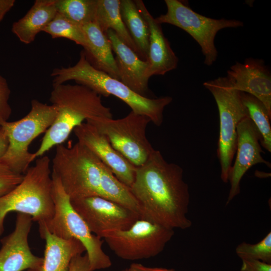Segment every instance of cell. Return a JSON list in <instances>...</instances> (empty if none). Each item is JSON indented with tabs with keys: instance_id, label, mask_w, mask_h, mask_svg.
Instances as JSON below:
<instances>
[{
	"instance_id": "6da1fadb",
	"label": "cell",
	"mask_w": 271,
	"mask_h": 271,
	"mask_svg": "<svg viewBox=\"0 0 271 271\" xmlns=\"http://www.w3.org/2000/svg\"><path fill=\"white\" fill-rule=\"evenodd\" d=\"M129 189L138 203L141 219L173 230L192 226L188 217L189 188L183 179V169L167 162L159 151L154 150L137 167Z\"/></svg>"
},
{
	"instance_id": "7a4b0ae2",
	"label": "cell",
	"mask_w": 271,
	"mask_h": 271,
	"mask_svg": "<svg viewBox=\"0 0 271 271\" xmlns=\"http://www.w3.org/2000/svg\"><path fill=\"white\" fill-rule=\"evenodd\" d=\"M49 100L57 108V116L45 132L39 148L33 153V161L54 146L62 144L84 120L112 118L110 108L103 105L101 96L80 84L53 85Z\"/></svg>"
},
{
	"instance_id": "3957f363",
	"label": "cell",
	"mask_w": 271,
	"mask_h": 271,
	"mask_svg": "<svg viewBox=\"0 0 271 271\" xmlns=\"http://www.w3.org/2000/svg\"><path fill=\"white\" fill-rule=\"evenodd\" d=\"M51 76L53 85L65 83L70 80L86 86L100 96L113 95L121 99L133 112L148 116L154 124L160 126L163 120V111L173 100L170 96L150 98L134 92L120 80L112 78L93 67L85 52L80 53L77 62L68 67L56 68Z\"/></svg>"
},
{
	"instance_id": "277c9868",
	"label": "cell",
	"mask_w": 271,
	"mask_h": 271,
	"mask_svg": "<svg viewBox=\"0 0 271 271\" xmlns=\"http://www.w3.org/2000/svg\"><path fill=\"white\" fill-rule=\"evenodd\" d=\"M30 216L39 223L50 219L54 213L50 159L38 158L28 168L21 182L0 196V235L4 231V221L10 212Z\"/></svg>"
},
{
	"instance_id": "5b68a950",
	"label": "cell",
	"mask_w": 271,
	"mask_h": 271,
	"mask_svg": "<svg viewBox=\"0 0 271 271\" xmlns=\"http://www.w3.org/2000/svg\"><path fill=\"white\" fill-rule=\"evenodd\" d=\"M103 163L87 147L77 142L56 146L52 175L57 177L70 200L100 196Z\"/></svg>"
},
{
	"instance_id": "8992f818",
	"label": "cell",
	"mask_w": 271,
	"mask_h": 271,
	"mask_svg": "<svg viewBox=\"0 0 271 271\" xmlns=\"http://www.w3.org/2000/svg\"><path fill=\"white\" fill-rule=\"evenodd\" d=\"M52 196L54 213L43 224L52 234L64 239H75L84 246L90 265L91 271L105 269L112 265L109 257L102 249L101 238L93 234L85 222L71 205L59 179L52 175Z\"/></svg>"
},
{
	"instance_id": "52a82bcc",
	"label": "cell",
	"mask_w": 271,
	"mask_h": 271,
	"mask_svg": "<svg viewBox=\"0 0 271 271\" xmlns=\"http://www.w3.org/2000/svg\"><path fill=\"white\" fill-rule=\"evenodd\" d=\"M57 114L54 105L34 99L31 101V109L26 116L1 125L7 133L9 146L0 159V163L16 173L24 175L33 161V153L29 152V146L52 125Z\"/></svg>"
},
{
	"instance_id": "ba28073f",
	"label": "cell",
	"mask_w": 271,
	"mask_h": 271,
	"mask_svg": "<svg viewBox=\"0 0 271 271\" xmlns=\"http://www.w3.org/2000/svg\"><path fill=\"white\" fill-rule=\"evenodd\" d=\"M203 85L212 94L218 109L220 131L217 156L221 179L227 183L236 151L237 126L243 119L249 117L248 113L242 102L241 92L232 88L227 77L205 82Z\"/></svg>"
},
{
	"instance_id": "9c48e42d",
	"label": "cell",
	"mask_w": 271,
	"mask_h": 271,
	"mask_svg": "<svg viewBox=\"0 0 271 271\" xmlns=\"http://www.w3.org/2000/svg\"><path fill=\"white\" fill-rule=\"evenodd\" d=\"M86 122L109 140L112 146L136 167L143 165L155 150L146 137L150 119L131 111L118 119L96 118Z\"/></svg>"
},
{
	"instance_id": "30bf717a",
	"label": "cell",
	"mask_w": 271,
	"mask_h": 271,
	"mask_svg": "<svg viewBox=\"0 0 271 271\" xmlns=\"http://www.w3.org/2000/svg\"><path fill=\"white\" fill-rule=\"evenodd\" d=\"M167 11L155 18L159 24L175 26L188 33L199 44L204 56V64L215 62L218 52L214 44L217 33L225 28L242 27V22L225 19H215L201 15L178 0H165Z\"/></svg>"
},
{
	"instance_id": "8fae6325",
	"label": "cell",
	"mask_w": 271,
	"mask_h": 271,
	"mask_svg": "<svg viewBox=\"0 0 271 271\" xmlns=\"http://www.w3.org/2000/svg\"><path fill=\"white\" fill-rule=\"evenodd\" d=\"M174 234L173 229L139 219L128 229L106 232L103 238L118 257L134 260L158 255Z\"/></svg>"
},
{
	"instance_id": "7c38bea8",
	"label": "cell",
	"mask_w": 271,
	"mask_h": 271,
	"mask_svg": "<svg viewBox=\"0 0 271 271\" xmlns=\"http://www.w3.org/2000/svg\"><path fill=\"white\" fill-rule=\"evenodd\" d=\"M70 201L90 231L101 238L106 232L128 229L141 219L137 213L100 196L75 199Z\"/></svg>"
},
{
	"instance_id": "4fadbf2b",
	"label": "cell",
	"mask_w": 271,
	"mask_h": 271,
	"mask_svg": "<svg viewBox=\"0 0 271 271\" xmlns=\"http://www.w3.org/2000/svg\"><path fill=\"white\" fill-rule=\"evenodd\" d=\"M237 155L232 166L229 181L230 189L226 204H228L240 192V181L248 169L257 164L270 167V163L262 157L259 142L260 135L249 117L240 121L237 126Z\"/></svg>"
},
{
	"instance_id": "5bb4252c",
	"label": "cell",
	"mask_w": 271,
	"mask_h": 271,
	"mask_svg": "<svg viewBox=\"0 0 271 271\" xmlns=\"http://www.w3.org/2000/svg\"><path fill=\"white\" fill-rule=\"evenodd\" d=\"M32 217L17 213L14 231L4 238L0 249V271H23L37 267L43 257L34 255L28 243Z\"/></svg>"
},
{
	"instance_id": "9a60e30c",
	"label": "cell",
	"mask_w": 271,
	"mask_h": 271,
	"mask_svg": "<svg viewBox=\"0 0 271 271\" xmlns=\"http://www.w3.org/2000/svg\"><path fill=\"white\" fill-rule=\"evenodd\" d=\"M73 131L79 143L91 150L117 179L130 187L137 167L112 146L106 136L87 122L75 127Z\"/></svg>"
},
{
	"instance_id": "2e32d148",
	"label": "cell",
	"mask_w": 271,
	"mask_h": 271,
	"mask_svg": "<svg viewBox=\"0 0 271 271\" xmlns=\"http://www.w3.org/2000/svg\"><path fill=\"white\" fill-rule=\"evenodd\" d=\"M227 73L233 89L257 98L271 115V74L262 59L248 58L243 63L236 62Z\"/></svg>"
},
{
	"instance_id": "e0dca14e",
	"label": "cell",
	"mask_w": 271,
	"mask_h": 271,
	"mask_svg": "<svg viewBox=\"0 0 271 271\" xmlns=\"http://www.w3.org/2000/svg\"><path fill=\"white\" fill-rule=\"evenodd\" d=\"M134 1L149 31L148 77L150 79L154 75H164L177 67L178 58L165 37L161 24L156 21L142 0Z\"/></svg>"
},
{
	"instance_id": "ac0fdd59",
	"label": "cell",
	"mask_w": 271,
	"mask_h": 271,
	"mask_svg": "<svg viewBox=\"0 0 271 271\" xmlns=\"http://www.w3.org/2000/svg\"><path fill=\"white\" fill-rule=\"evenodd\" d=\"M112 51L115 54V61L120 81L137 94L145 96L149 91V78L147 76L149 64L140 58L130 48L122 43L115 33L109 30L106 33Z\"/></svg>"
},
{
	"instance_id": "d6986e66",
	"label": "cell",
	"mask_w": 271,
	"mask_h": 271,
	"mask_svg": "<svg viewBox=\"0 0 271 271\" xmlns=\"http://www.w3.org/2000/svg\"><path fill=\"white\" fill-rule=\"evenodd\" d=\"M39 231L45 241L43 260L40 265L27 271H69L72 258L85 251L78 240L59 238L50 233L43 224H39Z\"/></svg>"
},
{
	"instance_id": "ffe728a7",
	"label": "cell",
	"mask_w": 271,
	"mask_h": 271,
	"mask_svg": "<svg viewBox=\"0 0 271 271\" xmlns=\"http://www.w3.org/2000/svg\"><path fill=\"white\" fill-rule=\"evenodd\" d=\"M81 26L88 43L87 50L83 51L89 62L97 69L120 80L111 44L106 35L95 22Z\"/></svg>"
},
{
	"instance_id": "44dd1931",
	"label": "cell",
	"mask_w": 271,
	"mask_h": 271,
	"mask_svg": "<svg viewBox=\"0 0 271 271\" xmlns=\"http://www.w3.org/2000/svg\"><path fill=\"white\" fill-rule=\"evenodd\" d=\"M55 3L56 0L35 1L26 14L13 24L12 32L21 42L32 43L56 15Z\"/></svg>"
},
{
	"instance_id": "7402d4cb",
	"label": "cell",
	"mask_w": 271,
	"mask_h": 271,
	"mask_svg": "<svg viewBox=\"0 0 271 271\" xmlns=\"http://www.w3.org/2000/svg\"><path fill=\"white\" fill-rule=\"evenodd\" d=\"M120 4V0H97L95 23L105 34L112 30L139 56L138 49L122 20Z\"/></svg>"
},
{
	"instance_id": "603a6c76",
	"label": "cell",
	"mask_w": 271,
	"mask_h": 271,
	"mask_svg": "<svg viewBox=\"0 0 271 271\" xmlns=\"http://www.w3.org/2000/svg\"><path fill=\"white\" fill-rule=\"evenodd\" d=\"M120 9L122 20L139 51L142 60H148L149 31L134 1L120 0Z\"/></svg>"
},
{
	"instance_id": "cb8c5ba5",
	"label": "cell",
	"mask_w": 271,
	"mask_h": 271,
	"mask_svg": "<svg viewBox=\"0 0 271 271\" xmlns=\"http://www.w3.org/2000/svg\"><path fill=\"white\" fill-rule=\"evenodd\" d=\"M100 188V197L128 209L140 216L138 203L129 188L117 179L110 170L103 164Z\"/></svg>"
},
{
	"instance_id": "d4e9b609",
	"label": "cell",
	"mask_w": 271,
	"mask_h": 271,
	"mask_svg": "<svg viewBox=\"0 0 271 271\" xmlns=\"http://www.w3.org/2000/svg\"><path fill=\"white\" fill-rule=\"evenodd\" d=\"M241 97L246 108L248 115L260 137L262 146L268 152H271V115L263 104L253 95L241 92Z\"/></svg>"
},
{
	"instance_id": "484cf974",
	"label": "cell",
	"mask_w": 271,
	"mask_h": 271,
	"mask_svg": "<svg viewBox=\"0 0 271 271\" xmlns=\"http://www.w3.org/2000/svg\"><path fill=\"white\" fill-rule=\"evenodd\" d=\"M57 13L80 26L95 22L97 0H56Z\"/></svg>"
},
{
	"instance_id": "4316f807",
	"label": "cell",
	"mask_w": 271,
	"mask_h": 271,
	"mask_svg": "<svg viewBox=\"0 0 271 271\" xmlns=\"http://www.w3.org/2000/svg\"><path fill=\"white\" fill-rule=\"evenodd\" d=\"M42 31L48 34L52 39H68L82 46L84 51L88 49V41L82 26L72 22L58 13Z\"/></svg>"
},
{
	"instance_id": "83f0119b",
	"label": "cell",
	"mask_w": 271,
	"mask_h": 271,
	"mask_svg": "<svg viewBox=\"0 0 271 271\" xmlns=\"http://www.w3.org/2000/svg\"><path fill=\"white\" fill-rule=\"evenodd\" d=\"M241 260H258L271 264V232L255 244L242 242L235 248Z\"/></svg>"
},
{
	"instance_id": "f1b7e54d",
	"label": "cell",
	"mask_w": 271,
	"mask_h": 271,
	"mask_svg": "<svg viewBox=\"0 0 271 271\" xmlns=\"http://www.w3.org/2000/svg\"><path fill=\"white\" fill-rule=\"evenodd\" d=\"M23 178L24 175L16 173L0 163V196L16 187Z\"/></svg>"
},
{
	"instance_id": "f546056e",
	"label": "cell",
	"mask_w": 271,
	"mask_h": 271,
	"mask_svg": "<svg viewBox=\"0 0 271 271\" xmlns=\"http://www.w3.org/2000/svg\"><path fill=\"white\" fill-rule=\"evenodd\" d=\"M11 94L7 80L0 74V126L8 121L12 108L9 100Z\"/></svg>"
},
{
	"instance_id": "4dcf8cb0",
	"label": "cell",
	"mask_w": 271,
	"mask_h": 271,
	"mask_svg": "<svg viewBox=\"0 0 271 271\" xmlns=\"http://www.w3.org/2000/svg\"><path fill=\"white\" fill-rule=\"evenodd\" d=\"M69 271H91L87 254H79L74 256L70 262Z\"/></svg>"
},
{
	"instance_id": "1f68e13d",
	"label": "cell",
	"mask_w": 271,
	"mask_h": 271,
	"mask_svg": "<svg viewBox=\"0 0 271 271\" xmlns=\"http://www.w3.org/2000/svg\"><path fill=\"white\" fill-rule=\"evenodd\" d=\"M240 271H271V264L258 260H242Z\"/></svg>"
},
{
	"instance_id": "d6a6232c",
	"label": "cell",
	"mask_w": 271,
	"mask_h": 271,
	"mask_svg": "<svg viewBox=\"0 0 271 271\" xmlns=\"http://www.w3.org/2000/svg\"><path fill=\"white\" fill-rule=\"evenodd\" d=\"M128 269V271H176L173 268L147 267L138 263H131Z\"/></svg>"
},
{
	"instance_id": "836d02e7",
	"label": "cell",
	"mask_w": 271,
	"mask_h": 271,
	"mask_svg": "<svg viewBox=\"0 0 271 271\" xmlns=\"http://www.w3.org/2000/svg\"><path fill=\"white\" fill-rule=\"evenodd\" d=\"M15 2V0H0V22L14 7Z\"/></svg>"
},
{
	"instance_id": "e575fe53",
	"label": "cell",
	"mask_w": 271,
	"mask_h": 271,
	"mask_svg": "<svg viewBox=\"0 0 271 271\" xmlns=\"http://www.w3.org/2000/svg\"><path fill=\"white\" fill-rule=\"evenodd\" d=\"M9 146V140L6 131L0 126V159L6 153Z\"/></svg>"
},
{
	"instance_id": "d590c367",
	"label": "cell",
	"mask_w": 271,
	"mask_h": 271,
	"mask_svg": "<svg viewBox=\"0 0 271 271\" xmlns=\"http://www.w3.org/2000/svg\"><path fill=\"white\" fill-rule=\"evenodd\" d=\"M122 271H128V268H126V269L123 270Z\"/></svg>"
}]
</instances>
